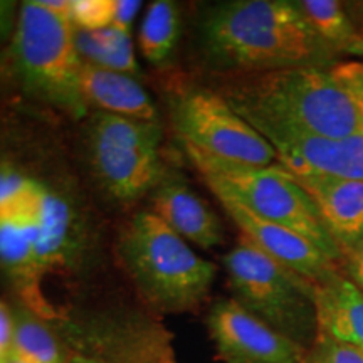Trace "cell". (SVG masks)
I'll list each match as a JSON object with an SVG mask.
<instances>
[{"label":"cell","instance_id":"cell-28","mask_svg":"<svg viewBox=\"0 0 363 363\" xmlns=\"http://www.w3.org/2000/svg\"><path fill=\"white\" fill-rule=\"evenodd\" d=\"M17 17H19V7L16 2H0V43H11L17 26Z\"/></svg>","mask_w":363,"mask_h":363},{"label":"cell","instance_id":"cell-20","mask_svg":"<svg viewBox=\"0 0 363 363\" xmlns=\"http://www.w3.org/2000/svg\"><path fill=\"white\" fill-rule=\"evenodd\" d=\"M296 6L315 33L338 54L363 59V39L350 13L338 0H298Z\"/></svg>","mask_w":363,"mask_h":363},{"label":"cell","instance_id":"cell-12","mask_svg":"<svg viewBox=\"0 0 363 363\" xmlns=\"http://www.w3.org/2000/svg\"><path fill=\"white\" fill-rule=\"evenodd\" d=\"M207 330L224 363H303L308 352L233 298L214 301L207 315Z\"/></svg>","mask_w":363,"mask_h":363},{"label":"cell","instance_id":"cell-4","mask_svg":"<svg viewBox=\"0 0 363 363\" xmlns=\"http://www.w3.org/2000/svg\"><path fill=\"white\" fill-rule=\"evenodd\" d=\"M118 264L142 305L160 315L195 311L214 284L217 266L203 259L152 211H138L116 235Z\"/></svg>","mask_w":363,"mask_h":363},{"label":"cell","instance_id":"cell-18","mask_svg":"<svg viewBox=\"0 0 363 363\" xmlns=\"http://www.w3.org/2000/svg\"><path fill=\"white\" fill-rule=\"evenodd\" d=\"M13 340L12 355L27 363H67L69 350L48 320L35 315L19 301L12 306Z\"/></svg>","mask_w":363,"mask_h":363},{"label":"cell","instance_id":"cell-19","mask_svg":"<svg viewBox=\"0 0 363 363\" xmlns=\"http://www.w3.org/2000/svg\"><path fill=\"white\" fill-rule=\"evenodd\" d=\"M74 43L79 57L88 65L130 76H140L138 61L131 40V33L115 26L101 30L74 29Z\"/></svg>","mask_w":363,"mask_h":363},{"label":"cell","instance_id":"cell-24","mask_svg":"<svg viewBox=\"0 0 363 363\" xmlns=\"http://www.w3.org/2000/svg\"><path fill=\"white\" fill-rule=\"evenodd\" d=\"M328 71L345 88L363 89V61H340Z\"/></svg>","mask_w":363,"mask_h":363},{"label":"cell","instance_id":"cell-26","mask_svg":"<svg viewBox=\"0 0 363 363\" xmlns=\"http://www.w3.org/2000/svg\"><path fill=\"white\" fill-rule=\"evenodd\" d=\"M340 269L345 278L352 281L360 291H363V240L358 242L350 252L345 254L343 264Z\"/></svg>","mask_w":363,"mask_h":363},{"label":"cell","instance_id":"cell-14","mask_svg":"<svg viewBox=\"0 0 363 363\" xmlns=\"http://www.w3.org/2000/svg\"><path fill=\"white\" fill-rule=\"evenodd\" d=\"M148 201L150 211L187 242L202 249L217 247L224 242L225 233L220 217L175 167L165 165Z\"/></svg>","mask_w":363,"mask_h":363},{"label":"cell","instance_id":"cell-31","mask_svg":"<svg viewBox=\"0 0 363 363\" xmlns=\"http://www.w3.org/2000/svg\"><path fill=\"white\" fill-rule=\"evenodd\" d=\"M67 363H99V362L89 360V358H84V357H72Z\"/></svg>","mask_w":363,"mask_h":363},{"label":"cell","instance_id":"cell-2","mask_svg":"<svg viewBox=\"0 0 363 363\" xmlns=\"http://www.w3.org/2000/svg\"><path fill=\"white\" fill-rule=\"evenodd\" d=\"M199 48L222 76L338 65L340 54L315 33L291 0L214 4L199 22Z\"/></svg>","mask_w":363,"mask_h":363},{"label":"cell","instance_id":"cell-3","mask_svg":"<svg viewBox=\"0 0 363 363\" xmlns=\"http://www.w3.org/2000/svg\"><path fill=\"white\" fill-rule=\"evenodd\" d=\"M240 116H257L330 138L363 133L352 94L328 69H291L224 76L216 88Z\"/></svg>","mask_w":363,"mask_h":363},{"label":"cell","instance_id":"cell-13","mask_svg":"<svg viewBox=\"0 0 363 363\" xmlns=\"http://www.w3.org/2000/svg\"><path fill=\"white\" fill-rule=\"evenodd\" d=\"M222 208L230 220L239 227L244 238L256 244L261 251L276 259L281 264L288 266L289 269L296 271L298 274L305 276L306 279L315 284H321L335 274L342 272L337 262H333L328 256H325L320 249L313 246L310 240L299 235L286 227L274 224L262 217L252 214L240 203L219 197Z\"/></svg>","mask_w":363,"mask_h":363},{"label":"cell","instance_id":"cell-11","mask_svg":"<svg viewBox=\"0 0 363 363\" xmlns=\"http://www.w3.org/2000/svg\"><path fill=\"white\" fill-rule=\"evenodd\" d=\"M274 148L278 163L293 175L363 180V133L330 138L257 116H242Z\"/></svg>","mask_w":363,"mask_h":363},{"label":"cell","instance_id":"cell-6","mask_svg":"<svg viewBox=\"0 0 363 363\" xmlns=\"http://www.w3.org/2000/svg\"><path fill=\"white\" fill-rule=\"evenodd\" d=\"M184 150L216 199L238 202L252 214L303 235L342 267L343 254L326 230L315 202L279 163L247 167L202 155L189 147Z\"/></svg>","mask_w":363,"mask_h":363},{"label":"cell","instance_id":"cell-7","mask_svg":"<svg viewBox=\"0 0 363 363\" xmlns=\"http://www.w3.org/2000/svg\"><path fill=\"white\" fill-rule=\"evenodd\" d=\"M48 321L72 357L99 363H179L172 333L143 305L56 306Z\"/></svg>","mask_w":363,"mask_h":363},{"label":"cell","instance_id":"cell-30","mask_svg":"<svg viewBox=\"0 0 363 363\" xmlns=\"http://www.w3.org/2000/svg\"><path fill=\"white\" fill-rule=\"evenodd\" d=\"M345 88V86H343ZM348 91V93L352 94L353 101H355V106L358 110V115H360V120H362V128H363V89L360 88H345Z\"/></svg>","mask_w":363,"mask_h":363},{"label":"cell","instance_id":"cell-1","mask_svg":"<svg viewBox=\"0 0 363 363\" xmlns=\"http://www.w3.org/2000/svg\"><path fill=\"white\" fill-rule=\"evenodd\" d=\"M69 199L0 153V271L19 298L44 320L54 316L43 293L48 276L69 266L79 242Z\"/></svg>","mask_w":363,"mask_h":363},{"label":"cell","instance_id":"cell-23","mask_svg":"<svg viewBox=\"0 0 363 363\" xmlns=\"http://www.w3.org/2000/svg\"><path fill=\"white\" fill-rule=\"evenodd\" d=\"M303 363H363V352L325 335H316Z\"/></svg>","mask_w":363,"mask_h":363},{"label":"cell","instance_id":"cell-10","mask_svg":"<svg viewBox=\"0 0 363 363\" xmlns=\"http://www.w3.org/2000/svg\"><path fill=\"white\" fill-rule=\"evenodd\" d=\"M172 126L184 147L247 167L278 163L274 148L216 89L189 86L169 94Z\"/></svg>","mask_w":363,"mask_h":363},{"label":"cell","instance_id":"cell-5","mask_svg":"<svg viewBox=\"0 0 363 363\" xmlns=\"http://www.w3.org/2000/svg\"><path fill=\"white\" fill-rule=\"evenodd\" d=\"M71 0H27L6 51L13 83L26 96L84 120L79 89L81 61L69 19Z\"/></svg>","mask_w":363,"mask_h":363},{"label":"cell","instance_id":"cell-17","mask_svg":"<svg viewBox=\"0 0 363 363\" xmlns=\"http://www.w3.org/2000/svg\"><path fill=\"white\" fill-rule=\"evenodd\" d=\"M318 335L363 352V291L338 272L316 284Z\"/></svg>","mask_w":363,"mask_h":363},{"label":"cell","instance_id":"cell-15","mask_svg":"<svg viewBox=\"0 0 363 363\" xmlns=\"http://www.w3.org/2000/svg\"><path fill=\"white\" fill-rule=\"evenodd\" d=\"M293 177L315 202L326 230L345 257L363 240V180Z\"/></svg>","mask_w":363,"mask_h":363},{"label":"cell","instance_id":"cell-9","mask_svg":"<svg viewBox=\"0 0 363 363\" xmlns=\"http://www.w3.org/2000/svg\"><path fill=\"white\" fill-rule=\"evenodd\" d=\"M83 142L94 182L120 206L148 197L167 165L160 121L89 111L83 120Z\"/></svg>","mask_w":363,"mask_h":363},{"label":"cell","instance_id":"cell-16","mask_svg":"<svg viewBox=\"0 0 363 363\" xmlns=\"http://www.w3.org/2000/svg\"><path fill=\"white\" fill-rule=\"evenodd\" d=\"M79 89L89 111H103L143 121H160L152 96L135 76L83 62Z\"/></svg>","mask_w":363,"mask_h":363},{"label":"cell","instance_id":"cell-25","mask_svg":"<svg viewBox=\"0 0 363 363\" xmlns=\"http://www.w3.org/2000/svg\"><path fill=\"white\" fill-rule=\"evenodd\" d=\"M13 315L12 306L0 298V363H7L12 355Z\"/></svg>","mask_w":363,"mask_h":363},{"label":"cell","instance_id":"cell-8","mask_svg":"<svg viewBox=\"0 0 363 363\" xmlns=\"http://www.w3.org/2000/svg\"><path fill=\"white\" fill-rule=\"evenodd\" d=\"M233 299L271 328L310 348L318 335L316 284L281 264L247 238L222 256Z\"/></svg>","mask_w":363,"mask_h":363},{"label":"cell","instance_id":"cell-21","mask_svg":"<svg viewBox=\"0 0 363 363\" xmlns=\"http://www.w3.org/2000/svg\"><path fill=\"white\" fill-rule=\"evenodd\" d=\"M180 26V11L170 0H157L147 7L140 26L138 48L150 65H169L179 45Z\"/></svg>","mask_w":363,"mask_h":363},{"label":"cell","instance_id":"cell-29","mask_svg":"<svg viewBox=\"0 0 363 363\" xmlns=\"http://www.w3.org/2000/svg\"><path fill=\"white\" fill-rule=\"evenodd\" d=\"M345 7H347V11H348V13H350L353 24H355V27H357L358 34H360V38L363 39V2H348V4H345Z\"/></svg>","mask_w":363,"mask_h":363},{"label":"cell","instance_id":"cell-27","mask_svg":"<svg viewBox=\"0 0 363 363\" xmlns=\"http://www.w3.org/2000/svg\"><path fill=\"white\" fill-rule=\"evenodd\" d=\"M143 4L140 0H116V11H115V21L113 26L118 29H123L131 33V26L142 11Z\"/></svg>","mask_w":363,"mask_h":363},{"label":"cell","instance_id":"cell-22","mask_svg":"<svg viewBox=\"0 0 363 363\" xmlns=\"http://www.w3.org/2000/svg\"><path fill=\"white\" fill-rule=\"evenodd\" d=\"M116 0H71L69 19L78 30H101L113 26Z\"/></svg>","mask_w":363,"mask_h":363},{"label":"cell","instance_id":"cell-32","mask_svg":"<svg viewBox=\"0 0 363 363\" xmlns=\"http://www.w3.org/2000/svg\"><path fill=\"white\" fill-rule=\"evenodd\" d=\"M7 363H27L24 360H21V358H17L16 355H11V358H9Z\"/></svg>","mask_w":363,"mask_h":363}]
</instances>
